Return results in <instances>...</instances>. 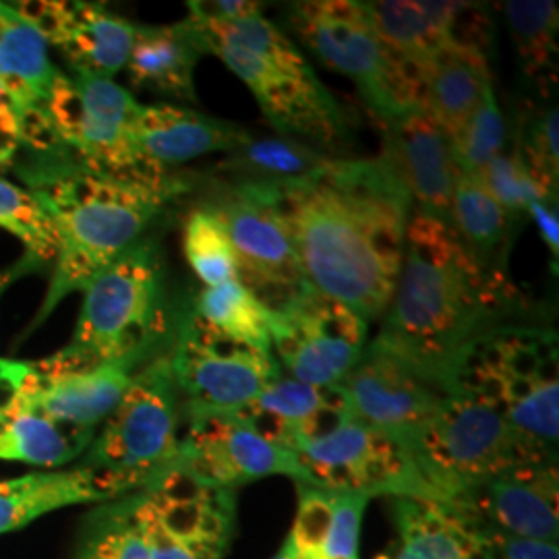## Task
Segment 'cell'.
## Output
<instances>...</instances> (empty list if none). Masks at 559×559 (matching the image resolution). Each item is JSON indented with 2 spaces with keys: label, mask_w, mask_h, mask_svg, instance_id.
<instances>
[{
  "label": "cell",
  "mask_w": 559,
  "mask_h": 559,
  "mask_svg": "<svg viewBox=\"0 0 559 559\" xmlns=\"http://www.w3.org/2000/svg\"><path fill=\"white\" fill-rule=\"evenodd\" d=\"M520 73L547 96L558 80L559 9L554 0H508L501 4Z\"/></svg>",
  "instance_id": "cell-31"
},
{
  "label": "cell",
  "mask_w": 559,
  "mask_h": 559,
  "mask_svg": "<svg viewBox=\"0 0 559 559\" xmlns=\"http://www.w3.org/2000/svg\"><path fill=\"white\" fill-rule=\"evenodd\" d=\"M336 388L350 419L390 436L406 450L454 394L448 383L373 342Z\"/></svg>",
  "instance_id": "cell-14"
},
{
  "label": "cell",
  "mask_w": 559,
  "mask_h": 559,
  "mask_svg": "<svg viewBox=\"0 0 559 559\" xmlns=\"http://www.w3.org/2000/svg\"><path fill=\"white\" fill-rule=\"evenodd\" d=\"M60 73L40 29L15 4L0 2V83L20 108L23 141L29 145H59L46 119V104Z\"/></svg>",
  "instance_id": "cell-21"
},
{
  "label": "cell",
  "mask_w": 559,
  "mask_h": 559,
  "mask_svg": "<svg viewBox=\"0 0 559 559\" xmlns=\"http://www.w3.org/2000/svg\"><path fill=\"white\" fill-rule=\"evenodd\" d=\"M258 185L290 233L305 284L362 320H381L413 214L392 168L381 158H330L309 177Z\"/></svg>",
  "instance_id": "cell-1"
},
{
  "label": "cell",
  "mask_w": 559,
  "mask_h": 559,
  "mask_svg": "<svg viewBox=\"0 0 559 559\" xmlns=\"http://www.w3.org/2000/svg\"><path fill=\"white\" fill-rule=\"evenodd\" d=\"M131 138L141 160L154 173L207 154H230L251 140L237 122L175 104L141 106Z\"/></svg>",
  "instance_id": "cell-22"
},
{
  "label": "cell",
  "mask_w": 559,
  "mask_h": 559,
  "mask_svg": "<svg viewBox=\"0 0 559 559\" xmlns=\"http://www.w3.org/2000/svg\"><path fill=\"white\" fill-rule=\"evenodd\" d=\"M539 228L540 239L545 242L554 263H558L559 255V216L558 200L539 201L533 203L526 212Z\"/></svg>",
  "instance_id": "cell-44"
},
{
  "label": "cell",
  "mask_w": 559,
  "mask_h": 559,
  "mask_svg": "<svg viewBox=\"0 0 559 559\" xmlns=\"http://www.w3.org/2000/svg\"><path fill=\"white\" fill-rule=\"evenodd\" d=\"M140 367L138 360H117L80 371L41 373L34 365L20 402L55 419L98 429L117 408Z\"/></svg>",
  "instance_id": "cell-24"
},
{
  "label": "cell",
  "mask_w": 559,
  "mask_h": 559,
  "mask_svg": "<svg viewBox=\"0 0 559 559\" xmlns=\"http://www.w3.org/2000/svg\"><path fill=\"white\" fill-rule=\"evenodd\" d=\"M102 501L106 498L96 480L81 466L0 480V535L20 531L62 508Z\"/></svg>",
  "instance_id": "cell-29"
},
{
  "label": "cell",
  "mask_w": 559,
  "mask_h": 559,
  "mask_svg": "<svg viewBox=\"0 0 559 559\" xmlns=\"http://www.w3.org/2000/svg\"><path fill=\"white\" fill-rule=\"evenodd\" d=\"M413 200V210L452 224L460 168L454 143L427 110L413 108L383 124V154Z\"/></svg>",
  "instance_id": "cell-18"
},
{
  "label": "cell",
  "mask_w": 559,
  "mask_h": 559,
  "mask_svg": "<svg viewBox=\"0 0 559 559\" xmlns=\"http://www.w3.org/2000/svg\"><path fill=\"white\" fill-rule=\"evenodd\" d=\"M510 297L501 272L485 267L450 222L413 210L399 282L373 344L450 385L462 353L500 325Z\"/></svg>",
  "instance_id": "cell-2"
},
{
  "label": "cell",
  "mask_w": 559,
  "mask_h": 559,
  "mask_svg": "<svg viewBox=\"0 0 559 559\" xmlns=\"http://www.w3.org/2000/svg\"><path fill=\"white\" fill-rule=\"evenodd\" d=\"M0 228L25 245L27 261L52 263L57 255L55 224L34 191L0 175Z\"/></svg>",
  "instance_id": "cell-37"
},
{
  "label": "cell",
  "mask_w": 559,
  "mask_h": 559,
  "mask_svg": "<svg viewBox=\"0 0 559 559\" xmlns=\"http://www.w3.org/2000/svg\"><path fill=\"white\" fill-rule=\"evenodd\" d=\"M173 466L203 485L237 491L267 477L305 483L295 452L265 440L239 415H193Z\"/></svg>",
  "instance_id": "cell-16"
},
{
  "label": "cell",
  "mask_w": 559,
  "mask_h": 559,
  "mask_svg": "<svg viewBox=\"0 0 559 559\" xmlns=\"http://www.w3.org/2000/svg\"><path fill=\"white\" fill-rule=\"evenodd\" d=\"M284 20L309 52L357 85L365 106L381 124L420 108L419 67L381 40L360 2H290Z\"/></svg>",
  "instance_id": "cell-7"
},
{
  "label": "cell",
  "mask_w": 559,
  "mask_h": 559,
  "mask_svg": "<svg viewBox=\"0 0 559 559\" xmlns=\"http://www.w3.org/2000/svg\"><path fill=\"white\" fill-rule=\"evenodd\" d=\"M506 120L501 117L500 104L491 83L483 94L477 112L468 120L459 140L454 141V154L460 173L479 175L489 162L506 150Z\"/></svg>",
  "instance_id": "cell-38"
},
{
  "label": "cell",
  "mask_w": 559,
  "mask_h": 559,
  "mask_svg": "<svg viewBox=\"0 0 559 559\" xmlns=\"http://www.w3.org/2000/svg\"><path fill=\"white\" fill-rule=\"evenodd\" d=\"M394 524L399 545L378 559H487L479 539L438 503H402Z\"/></svg>",
  "instance_id": "cell-30"
},
{
  "label": "cell",
  "mask_w": 559,
  "mask_h": 559,
  "mask_svg": "<svg viewBox=\"0 0 559 559\" xmlns=\"http://www.w3.org/2000/svg\"><path fill=\"white\" fill-rule=\"evenodd\" d=\"M180 413L170 359L141 365L78 466L92 475L106 501L135 493L177 456Z\"/></svg>",
  "instance_id": "cell-6"
},
{
  "label": "cell",
  "mask_w": 559,
  "mask_h": 559,
  "mask_svg": "<svg viewBox=\"0 0 559 559\" xmlns=\"http://www.w3.org/2000/svg\"><path fill=\"white\" fill-rule=\"evenodd\" d=\"M29 267L25 265V263H20L17 267H13V270H9V272H2L0 274V297H2V293L11 286V282L15 278H20V274H23V272H27Z\"/></svg>",
  "instance_id": "cell-45"
},
{
  "label": "cell",
  "mask_w": 559,
  "mask_h": 559,
  "mask_svg": "<svg viewBox=\"0 0 559 559\" xmlns=\"http://www.w3.org/2000/svg\"><path fill=\"white\" fill-rule=\"evenodd\" d=\"M191 316L221 336L272 350V309L240 280L205 288Z\"/></svg>",
  "instance_id": "cell-32"
},
{
  "label": "cell",
  "mask_w": 559,
  "mask_h": 559,
  "mask_svg": "<svg viewBox=\"0 0 559 559\" xmlns=\"http://www.w3.org/2000/svg\"><path fill=\"white\" fill-rule=\"evenodd\" d=\"M34 373V362L0 359V419L11 415Z\"/></svg>",
  "instance_id": "cell-42"
},
{
  "label": "cell",
  "mask_w": 559,
  "mask_h": 559,
  "mask_svg": "<svg viewBox=\"0 0 559 559\" xmlns=\"http://www.w3.org/2000/svg\"><path fill=\"white\" fill-rule=\"evenodd\" d=\"M559 112L556 106L528 112L520 124L519 141L514 143L539 175L558 185L559 180Z\"/></svg>",
  "instance_id": "cell-40"
},
{
  "label": "cell",
  "mask_w": 559,
  "mask_h": 559,
  "mask_svg": "<svg viewBox=\"0 0 559 559\" xmlns=\"http://www.w3.org/2000/svg\"><path fill=\"white\" fill-rule=\"evenodd\" d=\"M297 489V516L286 537L293 558L359 559L360 526L371 498L305 483Z\"/></svg>",
  "instance_id": "cell-27"
},
{
  "label": "cell",
  "mask_w": 559,
  "mask_h": 559,
  "mask_svg": "<svg viewBox=\"0 0 559 559\" xmlns=\"http://www.w3.org/2000/svg\"><path fill=\"white\" fill-rule=\"evenodd\" d=\"M23 143V120L11 94L0 83V164H9L17 156Z\"/></svg>",
  "instance_id": "cell-43"
},
{
  "label": "cell",
  "mask_w": 559,
  "mask_h": 559,
  "mask_svg": "<svg viewBox=\"0 0 559 559\" xmlns=\"http://www.w3.org/2000/svg\"><path fill=\"white\" fill-rule=\"evenodd\" d=\"M237 415L265 440L295 454L348 419L338 388H316L284 373Z\"/></svg>",
  "instance_id": "cell-23"
},
{
  "label": "cell",
  "mask_w": 559,
  "mask_h": 559,
  "mask_svg": "<svg viewBox=\"0 0 559 559\" xmlns=\"http://www.w3.org/2000/svg\"><path fill=\"white\" fill-rule=\"evenodd\" d=\"M21 13L55 44L73 71L112 80L127 67L138 25L94 2H20Z\"/></svg>",
  "instance_id": "cell-19"
},
{
  "label": "cell",
  "mask_w": 559,
  "mask_h": 559,
  "mask_svg": "<svg viewBox=\"0 0 559 559\" xmlns=\"http://www.w3.org/2000/svg\"><path fill=\"white\" fill-rule=\"evenodd\" d=\"M94 438L96 429L55 419L20 402L0 419V462L59 468L83 456Z\"/></svg>",
  "instance_id": "cell-28"
},
{
  "label": "cell",
  "mask_w": 559,
  "mask_h": 559,
  "mask_svg": "<svg viewBox=\"0 0 559 559\" xmlns=\"http://www.w3.org/2000/svg\"><path fill=\"white\" fill-rule=\"evenodd\" d=\"M433 501L506 473L558 462L522 438L498 408L454 392L408 445Z\"/></svg>",
  "instance_id": "cell-8"
},
{
  "label": "cell",
  "mask_w": 559,
  "mask_h": 559,
  "mask_svg": "<svg viewBox=\"0 0 559 559\" xmlns=\"http://www.w3.org/2000/svg\"><path fill=\"white\" fill-rule=\"evenodd\" d=\"M203 55L200 32L189 17L173 25H138L124 69L138 90L198 104L195 67Z\"/></svg>",
  "instance_id": "cell-26"
},
{
  "label": "cell",
  "mask_w": 559,
  "mask_h": 559,
  "mask_svg": "<svg viewBox=\"0 0 559 559\" xmlns=\"http://www.w3.org/2000/svg\"><path fill=\"white\" fill-rule=\"evenodd\" d=\"M487 559H559V545L551 540L514 539V537H477Z\"/></svg>",
  "instance_id": "cell-41"
},
{
  "label": "cell",
  "mask_w": 559,
  "mask_h": 559,
  "mask_svg": "<svg viewBox=\"0 0 559 559\" xmlns=\"http://www.w3.org/2000/svg\"><path fill=\"white\" fill-rule=\"evenodd\" d=\"M514 221L501 210L500 203L483 187L475 175L460 173L452 203V226L475 258L491 267L506 255Z\"/></svg>",
  "instance_id": "cell-33"
},
{
  "label": "cell",
  "mask_w": 559,
  "mask_h": 559,
  "mask_svg": "<svg viewBox=\"0 0 559 559\" xmlns=\"http://www.w3.org/2000/svg\"><path fill=\"white\" fill-rule=\"evenodd\" d=\"M332 156L307 143L288 138L260 140L253 138L228 154L222 168L242 182H282L302 179L320 170Z\"/></svg>",
  "instance_id": "cell-34"
},
{
  "label": "cell",
  "mask_w": 559,
  "mask_h": 559,
  "mask_svg": "<svg viewBox=\"0 0 559 559\" xmlns=\"http://www.w3.org/2000/svg\"><path fill=\"white\" fill-rule=\"evenodd\" d=\"M182 251L195 276L210 288L239 280V265L221 214L214 207L195 210L185 224Z\"/></svg>",
  "instance_id": "cell-36"
},
{
  "label": "cell",
  "mask_w": 559,
  "mask_h": 559,
  "mask_svg": "<svg viewBox=\"0 0 559 559\" xmlns=\"http://www.w3.org/2000/svg\"><path fill=\"white\" fill-rule=\"evenodd\" d=\"M233 242L239 280L270 309L305 284L290 233L258 182L237 180L214 207Z\"/></svg>",
  "instance_id": "cell-17"
},
{
  "label": "cell",
  "mask_w": 559,
  "mask_h": 559,
  "mask_svg": "<svg viewBox=\"0 0 559 559\" xmlns=\"http://www.w3.org/2000/svg\"><path fill=\"white\" fill-rule=\"evenodd\" d=\"M164 330V267L154 242L138 240L83 290L71 342L34 362L41 373L80 371L117 360L143 362Z\"/></svg>",
  "instance_id": "cell-4"
},
{
  "label": "cell",
  "mask_w": 559,
  "mask_h": 559,
  "mask_svg": "<svg viewBox=\"0 0 559 559\" xmlns=\"http://www.w3.org/2000/svg\"><path fill=\"white\" fill-rule=\"evenodd\" d=\"M419 71L420 108L440 122L454 143L493 83L489 48L452 41L423 60Z\"/></svg>",
  "instance_id": "cell-25"
},
{
  "label": "cell",
  "mask_w": 559,
  "mask_h": 559,
  "mask_svg": "<svg viewBox=\"0 0 559 559\" xmlns=\"http://www.w3.org/2000/svg\"><path fill=\"white\" fill-rule=\"evenodd\" d=\"M475 177L514 222L524 216L533 203L558 200V185L545 179L524 160L516 145L503 150Z\"/></svg>",
  "instance_id": "cell-35"
},
{
  "label": "cell",
  "mask_w": 559,
  "mask_h": 559,
  "mask_svg": "<svg viewBox=\"0 0 559 559\" xmlns=\"http://www.w3.org/2000/svg\"><path fill=\"white\" fill-rule=\"evenodd\" d=\"M475 537H559L558 462L526 466L464 487L441 501Z\"/></svg>",
  "instance_id": "cell-15"
},
{
  "label": "cell",
  "mask_w": 559,
  "mask_h": 559,
  "mask_svg": "<svg viewBox=\"0 0 559 559\" xmlns=\"http://www.w3.org/2000/svg\"><path fill=\"white\" fill-rule=\"evenodd\" d=\"M168 359L187 417L237 415L282 376L272 350L221 336L191 313Z\"/></svg>",
  "instance_id": "cell-11"
},
{
  "label": "cell",
  "mask_w": 559,
  "mask_h": 559,
  "mask_svg": "<svg viewBox=\"0 0 559 559\" xmlns=\"http://www.w3.org/2000/svg\"><path fill=\"white\" fill-rule=\"evenodd\" d=\"M57 233V255L40 313L32 330L60 300L85 286L143 237L164 205L182 191L179 180L119 177L60 162L40 173L32 189Z\"/></svg>",
  "instance_id": "cell-3"
},
{
  "label": "cell",
  "mask_w": 559,
  "mask_h": 559,
  "mask_svg": "<svg viewBox=\"0 0 559 559\" xmlns=\"http://www.w3.org/2000/svg\"><path fill=\"white\" fill-rule=\"evenodd\" d=\"M80 559H154L140 528L129 516L127 503H117L102 514L83 543Z\"/></svg>",
  "instance_id": "cell-39"
},
{
  "label": "cell",
  "mask_w": 559,
  "mask_h": 559,
  "mask_svg": "<svg viewBox=\"0 0 559 559\" xmlns=\"http://www.w3.org/2000/svg\"><path fill=\"white\" fill-rule=\"evenodd\" d=\"M127 503L154 559H224L237 531V491L164 468Z\"/></svg>",
  "instance_id": "cell-9"
},
{
  "label": "cell",
  "mask_w": 559,
  "mask_h": 559,
  "mask_svg": "<svg viewBox=\"0 0 559 559\" xmlns=\"http://www.w3.org/2000/svg\"><path fill=\"white\" fill-rule=\"evenodd\" d=\"M360 4L381 40L417 67L452 41L491 46L493 27L483 4L450 0H380Z\"/></svg>",
  "instance_id": "cell-20"
},
{
  "label": "cell",
  "mask_w": 559,
  "mask_h": 559,
  "mask_svg": "<svg viewBox=\"0 0 559 559\" xmlns=\"http://www.w3.org/2000/svg\"><path fill=\"white\" fill-rule=\"evenodd\" d=\"M272 559H295L293 558V551H290V547H288V543H286V540H284V545L280 547L278 554H276Z\"/></svg>",
  "instance_id": "cell-46"
},
{
  "label": "cell",
  "mask_w": 559,
  "mask_h": 559,
  "mask_svg": "<svg viewBox=\"0 0 559 559\" xmlns=\"http://www.w3.org/2000/svg\"><path fill=\"white\" fill-rule=\"evenodd\" d=\"M297 459L305 485L369 498L433 501L411 452L400 441L350 417L323 438L305 443L297 450Z\"/></svg>",
  "instance_id": "cell-12"
},
{
  "label": "cell",
  "mask_w": 559,
  "mask_h": 559,
  "mask_svg": "<svg viewBox=\"0 0 559 559\" xmlns=\"http://www.w3.org/2000/svg\"><path fill=\"white\" fill-rule=\"evenodd\" d=\"M203 50L221 59L247 85L263 117L282 138L302 141L321 152L338 150L348 138L338 100L316 75L313 67H282L218 41H203Z\"/></svg>",
  "instance_id": "cell-13"
},
{
  "label": "cell",
  "mask_w": 559,
  "mask_h": 559,
  "mask_svg": "<svg viewBox=\"0 0 559 559\" xmlns=\"http://www.w3.org/2000/svg\"><path fill=\"white\" fill-rule=\"evenodd\" d=\"M367 336L369 321L309 284L272 309L270 342L282 373L316 388H336L365 353Z\"/></svg>",
  "instance_id": "cell-10"
},
{
  "label": "cell",
  "mask_w": 559,
  "mask_h": 559,
  "mask_svg": "<svg viewBox=\"0 0 559 559\" xmlns=\"http://www.w3.org/2000/svg\"><path fill=\"white\" fill-rule=\"evenodd\" d=\"M450 385L498 408L522 438L558 456V334L539 325H496L460 357Z\"/></svg>",
  "instance_id": "cell-5"
}]
</instances>
